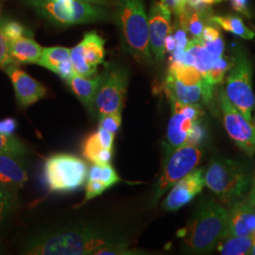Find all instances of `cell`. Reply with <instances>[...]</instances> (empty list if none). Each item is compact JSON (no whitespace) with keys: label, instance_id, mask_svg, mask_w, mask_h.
I'll list each match as a JSON object with an SVG mask.
<instances>
[{"label":"cell","instance_id":"cell-44","mask_svg":"<svg viewBox=\"0 0 255 255\" xmlns=\"http://www.w3.org/2000/svg\"><path fill=\"white\" fill-rule=\"evenodd\" d=\"M247 200L249 201L251 204L255 206V174L254 175V178H253V182H252V185H251V188H250V193L247 197Z\"/></svg>","mask_w":255,"mask_h":255},{"label":"cell","instance_id":"cell-5","mask_svg":"<svg viewBox=\"0 0 255 255\" xmlns=\"http://www.w3.org/2000/svg\"><path fill=\"white\" fill-rule=\"evenodd\" d=\"M40 14L59 26H72L111 18L109 9L79 0H29Z\"/></svg>","mask_w":255,"mask_h":255},{"label":"cell","instance_id":"cell-38","mask_svg":"<svg viewBox=\"0 0 255 255\" xmlns=\"http://www.w3.org/2000/svg\"><path fill=\"white\" fill-rule=\"evenodd\" d=\"M55 74H57L60 78H62L65 82L68 79H70L74 74H76L75 71H74L73 65H72L70 59L64 61L62 64H60L58 66Z\"/></svg>","mask_w":255,"mask_h":255},{"label":"cell","instance_id":"cell-34","mask_svg":"<svg viewBox=\"0 0 255 255\" xmlns=\"http://www.w3.org/2000/svg\"><path fill=\"white\" fill-rule=\"evenodd\" d=\"M107 189L108 188L101 182L94 181V180H87L86 185H85L84 200L82 202V205L89 201H91L93 199L101 196V194H103Z\"/></svg>","mask_w":255,"mask_h":255},{"label":"cell","instance_id":"cell-1","mask_svg":"<svg viewBox=\"0 0 255 255\" xmlns=\"http://www.w3.org/2000/svg\"><path fill=\"white\" fill-rule=\"evenodd\" d=\"M129 246L120 229L96 221L46 223L22 239L20 253L28 255H94L105 247Z\"/></svg>","mask_w":255,"mask_h":255},{"label":"cell","instance_id":"cell-35","mask_svg":"<svg viewBox=\"0 0 255 255\" xmlns=\"http://www.w3.org/2000/svg\"><path fill=\"white\" fill-rule=\"evenodd\" d=\"M161 2L171 11V13L179 16L187 7L188 0H161Z\"/></svg>","mask_w":255,"mask_h":255},{"label":"cell","instance_id":"cell-14","mask_svg":"<svg viewBox=\"0 0 255 255\" xmlns=\"http://www.w3.org/2000/svg\"><path fill=\"white\" fill-rule=\"evenodd\" d=\"M213 87L210 82L205 85H186L169 72L164 81V90L169 101L182 104H199L201 101L209 104L213 100Z\"/></svg>","mask_w":255,"mask_h":255},{"label":"cell","instance_id":"cell-7","mask_svg":"<svg viewBox=\"0 0 255 255\" xmlns=\"http://www.w3.org/2000/svg\"><path fill=\"white\" fill-rule=\"evenodd\" d=\"M87 164L76 155L56 153L47 157L44 164V179L52 193L76 191L87 181Z\"/></svg>","mask_w":255,"mask_h":255},{"label":"cell","instance_id":"cell-47","mask_svg":"<svg viewBox=\"0 0 255 255\" xmlns=\"http://www.w3.org/2000/svg\"><path fill=\"white\" fill-rule=\"evenodd\" d=\"M254 120H255V117H254Z\"/></svg>","mask_w":255,"mask_h":255},{"label":"cell","instance_id":"cell-26","mask_svg":"<svg viewBox=\"0 0 255 255\" xmlns=\"http://www.w3.org/2000/svg\"><path fill=\"white\" fill-rule=\"evenodd\" d=\"M70 50L71 49L64 46L45 47L37 64L56 73L58 66L70 59Z\"/></svg>","mask_w":255,"mask_h":255},{"label":"cell","instance_id":"cell-3","mask_svg":"<svg viewBox=\"0 0 255 255\" xmlns=\"http://www.w3.org/2000/svg\"><path fill=\"white\" fill-rule=\"evenodd\" d=\"M115 19L124 49L140 63L150 64L148 16L144 0H116Z\"/></svg>","mask_w":255,"mask_h":255},{"label":"cell","instance_id":"cell-10","mask_svg":"<svg viewBox=\"0 0 255 255\" xmlns=\"http://www.w3.org/2000/svg\"><path fill=\"white\" fill-rule=\"evenodd\" d=\"M219 109L230 138L249 157L255 153V125L251 123L229 100L223 87L219 93Z\"/></svg>","mask_w":255,"mask_h":255},{"label":"cell","instance_id":"cell-15","mask_svg":"<svg viewBox=\"0 0 255 255\" xmlns=\"http://www.w3.org/2000/svg\"><path fill=\"white\" fill-rule=\"evenodd\" d=\"M228 210V228L226 237H255V206L241 199L231 203Z\"/></svg>","mask_w":255,"mask_h":255},{"label":"cell","instance_id":"cell-40","mask_svg":"<svg viewBox=\"0 0 255 255\" xmlns=\"http://www.w3.org/2000/svg\"><path fill=\"white\" fill-rule=\"evenodd\" d=\"M226 0H188L187 5L193 9H211L213 5L224 2Z\"/></svg>","mask_w":255,"mask_h":255},{"label":"cell","instance_id":"cell-2","mask_svg":"<svg viewBox=\"0 0 255 255\" xmlns=\"http://www.w3.org/2000/svg\"><path fill=\"white\" fill-rule=\"evenodd\" d=\"M228 228V209L218 201H205L185 227L178 232L184 247L194 254H208L217 248Z\"/></svg>","mask_w":255,"mask_h":255},{"label":"cell","instance_id":"cell-30","mask_svg":"<svg viewBox=\"0 0 255 255\" xmlns=\"http://www.w3.org/2000/svg\"><path fill=\"white\" fill-rule=\"evenodd\" d=\"M232 64H233L232 59L230 60L224 55L221 56L217 61H215L214 64H212V66L210 67L208 74L206 76V80L213 85L221 83L225 75L229 72Z\"/></svg>","mask_w":255,"mask_h":255},{"label":"cell","instance_id":"cell-39","mask_svg":"<svg viewBox=\"0 0 255 255\" xmlns=\"http://www.w3.org/2000/svg\"><path fill=\"white\" fill-rule=\"evenodd\" d=\"M17 128V121L14 119H5L0 120V133L6 135H13Z\"/></svg>","mask_w":255,"mask_h":255},{"label":"cell","instance_id":"cell-17","mask_svg":"<svg viewBox=\"0 0 255 255\" xmlns=\"http://www.w3.org/2000/svg\"><path fill=\"white\" fill-rule=\"evenodd\" d=\"M201 120L192 119L180 112L172 111L166 131V140L169 149L171 150L176 147L187 145L188 137L193 128Z\"/></svg>","mask_w":255,"mask_h":255},{"label":"cell","instance_id":"cell-21","mask_svg":"<svg viewBox=\"0 0 255 255\" xmlns=\"http://www.w3.org/2000/svg\"><path fill=\"white\" fill-rule=\"evenodd\" d=\"M82 44L83 54L88 64L98 68L100 64L104 63L105 40L100 36L97 31L85 33Z\"/></svg>","mask_w":255,"mask_h":255},{"label":"cell","instance_id":"cell-25","mask_svg":"<svg viewBox=\"0 0 255 255\" xmlns=\"http://www.w3.org/2000/svg\"><path fill=\"white\" fill-rule=\"evenodd\" d=\"M211 22L222 27L224 30L229 31L235 35L241 37L246 40H252L255 37V32L247 27L243 20L237 15H211Z\"/></svg>","mask_w":255,"mask_h":255},{"label":"cell","instance_id":"cell-12","mask_svg":"<svg viewBox=\"0 0 255 255\" xmlns=\"http://www.w3.org/2000/svg\"><path fill=\"white\" fill-rule=\"evenodd\" d=\"M205 185L204 170L194 169L171 187L163 202V208L167 212L181 209L200 194Z\"/></svg>","mask_w":255,"mask_h":255},{"label":"cell","instance_id":"cell-33","mask_svg":"<svg viewBox=\"0 0 255 255\" xmlns=\"http://www.w3.org/2000/svg\"><path fill=\"white\" fill-rule=\"evenodd\" d=\"M12 64L18 65L10 56L9 40L4 35L2 28L0 27V68L4 69Z\"/></svg>","mask_w":255,"mask_h":255},{"label":"cell","instance_id":"cell-31","mask_svg":"<svg viewBox=\"0 0 255 255\" xmlns=\"http://www.w3.org/2000/svg\"><path fill=\"white\" fill-rule=\"evenodd\" d=\"M0 27L9 43L25 36L27 33L25 27L16 21H5L4 23L0 24Z\"/></svg>","mask_w":255,"mask_h":255},{"label":"cell","instance_id":"cell-43","mask_svg":"<svg viewBox=\"0 0 255 255\" xmlns=\"http://www.w3.org/2000/svg\"><path fill=\"white\" fill-rule=\"evenodd\" d=\"M82 2H87L95 5H100L104 7H113L116 6V0H79Z\"/></svg>","mask_w":255,"mask_h":255},{"label":"cell","instance_id":"cell-42","mask_svg":"<svg viewBox=\"0 0 255 255\" xmlns=\"http://www.w3.org/2000/svg\"><path fill=\"white\" fill-rule=\"evenodd\" d=\"M176 46H177V42H176V38L173 35V33L170 31V33L167 35L165 42H164V48H165V52H168L170 54H172L174 51L176 50Z\"/></svg>","mask_w":255,"mask_h":255},{"label":"cell","instance_id":"cell-37","mask_svg":"<svg viewBox=\"0 0 255 255\" xmlns=\"http://www.w3.org/2000/svg\"><path fill=\"white\" fill-rule=\"evenodd\" d=\"M203 44L205 47L210 51V53L213 55L216 59H219L221 56H223L224 52V41L222 37L219 38L218 40L214 42H204Z\"/></svg>","mask_w":255,"mask_h":255},{"label":"cell","instance_id":"cell-8","mask_svg":"<svg viewBox=\"0 0 255 255\" xmlns=\"http://www.w3.org/2000/svg\"><path fill=\"white\" fill-rule=\"evenodd\" d=\"M128 84L127 69L117 64H107L101 73V81L95 101L100 117L122 112Z\"/></svg>","mask_w":255,"mask_h":255},{"label":"cell","instance_id":"cell-28","mask_svg":"<svg viewBox=\"0 0 255 255\" xmlns=\"http://www.w3.org/2000/svg\"><path fill=\"white\" fill-rule=\"evenodd\" d=\"M70 61L73 65L75 73L82 77H94L97 74L98 68L93 67L87 63L83 54L82 42L74 46L70 50Z\"/></svg>","mask_w":255,"mask_h":255},{"label":"cell","instance_id":"cell-41","mask_svg":"<svg viewBox=\"0 0 255 255\" xmlns=\"http://www.w3.org/2000/svg\"><path fill=\"white\" fill-rule=\"evenodd\" d=\"M233 9L237 10V12L244 14L248 17L251 16L250 7H249V0H230Z\"/></svg>","mask_w":255,"mask_h":255},{"label":"cell","instance_id":"cell-18","mask_svg":"<svg viewBox=\"0 0 255 255\" xmlns=\"http://www.w3.org/2000/svg\"><path fill=\"white\" fill-rule=\"evenodd\" d=\"M101 81V74L94 77H82L78 74L66 81L75 96L89 111L95 109V101Z\"/></svg>","mask_w":255,"mask_h":255},{"label":"cell","instance_id":"cell-36","mask_svg":"<svg viewBox=\"0 0 255 255\" xmlns=\"http://www.w3.org/2000/svg\"><path fill=\"white\" fill-rule=\"evenodd\" d=\"M220 37H221V34H220V31L218 28V25H216L212 22L208 25H206L204 27V29L202 31L201 40L204 41V42H214V41L218 40Z\"/></svg>","mask_w":255,"mask_h":255},{"label":"cell","instance_id":"cell-32","mask_svg":"<svg viewBox=\"0 0 255 255\" xmlns=\"http://www.w3.org/2000/svg\"><path fill=\"white\" fill-rule=\"evenodd\" d=\"M121 122H122L121 112L112 113V114H107L100 117L99 127L103 128L116 134L121 127Z\"/></svg>","mask_w":255,"mask_h":255},{"label":"cell","instance_id":"cell-29","mask_svg":"<svg viewBox=\"0 0 255 255\" xmlns=\"http://www.w3.org/2000/svg\"><path fill=\"white\" fill-rule=\"evenodd\" d=\"M28 146L18 137L0 133V154L23 157L28 154Z\"/></svg>","mask_w":255,"mask_h":255},{"label":"cell","instance_id":"cell-4","mask_svg":"<svg viewBox=\"0 0 255 255\" xmlns=\"http://www.w3.org/2000/svg\"><path fill=\"white\" fill-rule=\"evenodd\" d=\"M254 175L247 164L231 159H214L205 172V185L221 201L233 203L244 198Z\"/></svg>","mask_w":255,"mask_h":255},{"label":"cell","instance_id":"cell-16","mask_svg":"<svg viewBox=\"0 0 255 255\" xmlns=\"http://www.w3.org/2000/svg\"><path fill=\"white\" fill-rule=\"evenodd\" d=\"M21 158L12 155L0 154V184L16 189L25 185L28 176Z\"/></svg>","mask_w":255,"mask_h":255},{"label":"cell","instance_id":"cell-27","mask_svg":"<svg viewBox=\"0 0 255 255\" xmlns=\"http://www.w3.org/2000/svg\"><path fill=\"white\" fill-rule=\"evenodd\" d=\"M87 180H94L101 182L108 189L113 185L121 182L119 174L111 164H92L88 170Z\"/></svg>","mask_w":255,"mask_h":255},{"label":"cell","instance_id":"cell-9","mask_svg":"<svg viewBox=\"0 0 255 255\" xmlns=\"http://www.w3.org/2000/svg\"><path fill=\"white\" fill-rule=\"evenodd\" d=\"M202 150L200 146L185 145L171 149L164 162V169L155 186V203L184 176L192 172L200 164Z\"/></svg>","mask_w":255,"mask_h":255},{"label":"cell","instance_id":"cell-6","mask_svg":"<svg viewBox=\"0 0 255 255\" xmlns=\"http://www.w3.org/2000/svg\"><path fill=\"white\" fill-rule=\"evenodd\" d=\"M232 60L233 64L223 89L231 102L251 123L255 124L253 110L255 106V98L253 91L251 61L245 50L240 47L235 49Z\"/></svg>","mask_w":255,"mask_h":255},{"label":"cell","instance_id":"cell-11","mask_svg":"<svg viewBox=\"0 0 255 255\" xmlns=\"http://www.w3.org/2000/svg\"><path fill=\"white\" fill-rule=\"evenodd\" d=\"M147 16L151 55L157 63H162L165 54L164 42L172 29L171 11L162 2H154Z\"/></svg>","mask_w":255,"mask_h":255},{"label":"cell","instance_id":"cell-22","mask_svg":"<svg viewBox=\"0 0 255 255\" xmlns=\"http://www.w3.org/2000/svg\"><path fill=\"white\" fill-rule=\"evenodd\" d=\"M114 149L105 148L101 145L97 132L90 134L84 140L82 146V155L93 164H110L113 159Z\"/></svg>","mask_w":255,"mask_h":255},{"label":"cell","instance_id":"cell-13","mask_svg":"<svg viewBox=\"0 0 255 255\" xmlns=\"http://www.w3.org/2000/svg\"><path fill=\"white\" fill-rule=\"evenodd\" d=\"M4 71L11 82L16 101L21 107L26 108L33 105L46 96V87L19 68L17 64L7 66Z\"/></svg>","mask_w":255,"mask_h":255},{"label":"cell","instance_id":"cell-24","mask_svg":"<svg viewBox=\"0 0 255 255\" xmlns=\"http://www.w3.org/2000/svg\"><path fill=\"white\" fill-rule=\"evenodd\" d=\"M255 242V236L226 237L219 241L217 250L223 255H249Z\"/></svg>","mask_w":255,"mask_h":255},{"label":"cell","instance_id":"cell-20","mask_svg":"<svg viewBox=\"0 0 255 255\" xmlns=\"http://www.w3.org/2000/svg\"><path fill=\"white\" fill-rule=\"evenodd\" d=\"M18 190L0 184V232L7 228L18 211Z\"/></svg>","mask_w":255,"mask_h":255},{"label":"cell","instance_id":"cell-23","mask_svg":"<svg viewBox=\"0 0 255 255\" xmlns=\"http://www.w3.org/2000/svg\"><path fill=\"white\" fill-rule=\"evenodd\" d=\"M168 72L186 85H205L209 82L201 71L191 64L170 61Z\"/></svg>","mask_w":255,"mask_h":255},{"label":"cell","instance_id":"cell-19","mask_svg":"<svg viewBox=\"0 0 255 255\" xmlns=\"http://www.w3.org/2000/svg\"><path fill=\"white\" fill-rule=\"evenodd\" d=\"M44 47L31 37H22L9 43V53L16 64H38Z\"/></svg>","mask_w":255,"mask_h":255},{"label":"cell","instance_id":"cell-46","mask_svg":"<svg viewBox=\"0 0 255 255\" xmlns=\"http://www.w3.org/2000/svg\"><path fill=\"white\" fill-rule=\"evenodd\" d=\"M4 251H5V249H4V246H3V243L0 241V254H2Z\"/></svg>","mask_w":255,"mask_h":255},{"label":"cell","instance_id":"cell-45","mask_svg":"<svg viewBox=\"0 0 255 255\" xmlns=\"http://www.w3.org/2000/svg\"><path fill=\"white\" fill-rule=\"evenodd\" d=\"M249 255H255V244H254L253 247H252V249H251V251H250Z\"/></svg>","mask_w":255,"mask_h":255}]
</instances>
